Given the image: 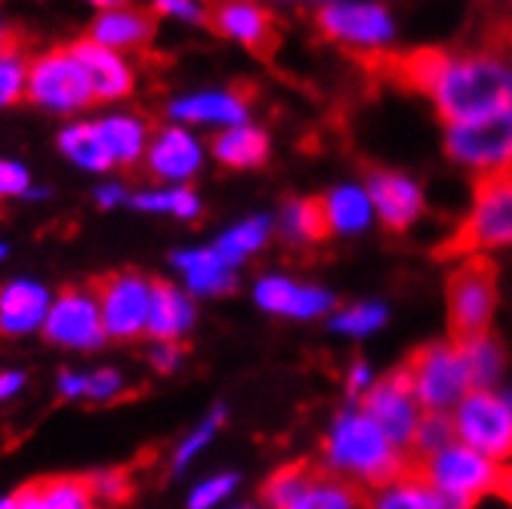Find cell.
I'll list each match as a JSON object with an SVG mask.
<instances>
[{
    "mask_svg": "<svg viewBox=\"0 0 512 509\" xmlns=\"http://www.w3.org/2000/svg\"><path fill=\"white\" fill-rule=\"evenodd\" d=\"M19 47V31L16 25L0 13V53H7V50H16Z\"/></svg>",
    "mask_w": 512,
    "mask_h": 509,
    "instance_id": "cell-49",
    "label": "cell"
},
{
    "mask_svg": "<svg viewBox=\"0 0 512 509\" xmlns=\"http://www.w3.org/2000/svg\"><path fill=\"white\" fill-rule=\"evenodd\" d=\"M152 10L161 19H173L182 25H204L210 16L207 0H152Z\"/></svg>",
    "mask_w": 512,
    "mask_h": 509,
    "instance_id": "cell-40",
    "label": "cell"
},
{
    "mask_svg": "<svg viewBox=\"0 0 512 509\" xmlns=\"http://www.w3.org/2000/svg\"><path fill=\"white\" fill-rule=\"evenodd\" d=\"M269 509H361L364 491L327 466L290 463L263 485Z\"/></svg>",
    "mask_w": 512,
    "mask_h": 509,
    "instance_id": "cell-5",
    "label": "cell"
},
{
    "mask_svg": "<svg viewBox=\"0 0 512 509\" xmlns=\"http://www.w3.org/2000/svg\"><path fill=\"white\" fill-rule=\"evenodd\" d=\"M256 303L275 315L315 318L334 306V297L321 287H306L287 278H263L256 284Z\"/></svg>",
    "mask_w": 512,
    "mask_h": 509,
    "instance_id": "cell-22",
    "label": "cell"
},
{
    "mask_svg": "<svg viewBox=\"0 0 512 509\" xmlns=\"http://www.w3.org/2000/svg\"><path fill=\"white\" fill-rule=\"evenodd\" d=\"M497 247H512V167L475 179L472 210L460 229L438 247V257H479Z\"/></svg>",
    "mask_w": 512,
    "mask_h": 509,
    "instance_id": "cell-3",
    "label": "cell"
},
{
    "mask_svg": "<svg viewBox=\"0 0 512 509\" xmlns=\"http://www.w3.org/2000/svg\"><path fill=\"white\" fill-rule=\"evenodd\" d=\"M331 216H327L324 198H300L287 201L281 210V235L290 244H321L331 238Z\"/></svg>",
    "mask_w": 512,
    "mask_h": 509,
    "instance_id": "cell-28",
    "label": "cell"
},
{
    "mask_svg": "<svg viewBox=\"0 0 512 509\" xmlns=\"http://www.w3.org/2000/svg\"><path fill=\"white\" fill-rule=\"evenodd\" d=\"M179 358H182V349L176 343H161L155 352H152V361H155V368L161 374H170L176 365H179Z\"/></svg>",
    "mask_w": 512,
    "mask_h": 509,
    "instance_id": "cell-45",
    "label": "cell"
},
{
    "mask_svg": "<svg viewBox=\"0 0 512 509\" xmlns=\"http://www.w3.org/2000/svg\"><path fill=\"white\" fill-rule=\"evenodd\" d=\"M90 7H96L99 13L102 10H118V7H133V0H87Z\"/></svg>",
    "mask_w": 512,
    "mask_h": 509,
    "instance_id": "cell-51",
    "label": "cell"
},
{
    "mask_svg": "<svg viewBox=\"0 0 512 509\" xmlns=\"http://www.w3.org/2000/svg\"><path fill=\"white\" fill-rule=\"evenodd\" d=\"M247 96L238 90H201L186 93L167 105V115L173 124H207V127H238L247 124Z\"/></svg>",
    "mask_w": 512,
    "mask_h": 509,
    "instance_id": "cell-18",
    "label": "cell"
},
{
    "mask_svg": "<svg viewBox=\"0 0 512 509\" xmlns=\"http://www.w3.org/2000/svg\"><path fill=\"white\" fill-rule=\"evenodd\" d=\"M192 303L189 297L176 290L173 284L155 278L152 281V300H149V324H145V334L155 337L158 343H176L182 334L192 327Z\"/></svg>",
    "mask_w": 512,
    "mask_h": 509,
    "instance_id": "cell-24",
    "label": "cell"
},
{
    "mask_svg": "<svg viewBox=\"0 0 512 509\" xmlns=\"http://www.w3.org/2000/svg\"><path fill=\"white\" fill-rule=\"evenodd\" d=\"M451 442H457L451 417L448 414H423L417 435H414V445H411V463L448 448Z\"/></svg>",
    "mask_w": 512,
    "mask_h": 509,
    "instance_id": "cell-36",
    "label": "cell"
},
{
    "mask_svg": "<svg viewBox=\"0 0 512 509\" xmlns=\"http://www.w3.org/2000/svg\"><path fill=\"white\" fill-rule=\"evenodd\" d=\"M176 269L186 275V284L198 297L229 294L235 287V266H229L213 247L207 250H182L173 257Z\"/></svg>",
    "mask_w": 512,
    "mask_h": 509,
    "instance_id": "cell-26",
    "label": "cell"
},
{
    "mask_svg": "<svg viewBox=\"0 0 512 509\" xmlns=\"http://www.w3.org/2000/svg\"><path fill=\"white\" fill-rule=\"evenodd\" d=\"M445 145L454 161L482 173L512 167V108L479 124L451 127Z\"/></svg>",
    "mask_w": 512,
    "mask_h": 509,
    "instance_id": "cell-13",
    "label": "cell"
},
{
    "mask_svg": "<svg viewBox=\"0 0 512 509\" xmlns=\"http://www.w3.org/2000/svg\"><path fill=\"white\" fill-rule=\"evenodd\" d=\"M497 309V266L488 257H469L448 281V324L454 343L488 334Z\"/></svg>",
    "mask_w": 512,
    "mask_h": 509,
    "instance_id": "cell-8",
    "label": "cell"
},
{
    "mask_svg": "<svg viewBox=\"0 0 512 509\" xmlns=\"http://www.w3.org/2000/svg\"><path fill=\"white\" fill-rule=\"evenodd\" d=\"M0 509H16V497H7V500H0Z\"/></svg>",
    "mask_w": 512,
    "mask_h": 509,
    "instance_id": "cell-52",
    "label": "cell"
},
{
    "mask_svg": "<svg viewBox=\"0 0 512 509\" xmlns=\"http://www.w3.org/2000/svg\"><path fill=\"white\" fill-rule=\"evenodd\" d=\"M238 509H253V506H238Z\"/></svg>",
    "mask_w": 512,
    "mask_h": 509,
    "instance_id": "cell-55",
    "label": "cell"
},
{
    "mask_svg": "<svg viewBox=\"0 0 512 509\" xmlns=\"http://www.w3.org/2000/svg\"><path fill=\"white\" fill-rule=\"evenodd\" d=\"M207 22L216 34L247 47L250 53L269 56L278 47L275 19L256 0H213Z\"/></svg>",
    "mask_w": 512,
    "mask_h": 509,
    "instance_id": "cell-16",
    "label": "cell"
},
{
    "mask_svg": "<svg viewBox=\"0 0 512 509\" xmlns=\"http://www.w3.org/2000/svg\"><path fill=\"white\" fill-rule=\"evenodd\" d=\"M210 149L219 164H226L232 170H247V167H260L269 158V136L260 127L238 124L219 130L210 142Z\"/></svg>",
    "mask_w": 512,
    "mask_h": 509,
    "instance_id": "cell-27",
    "label": "cell"
},
{
    "mask_svg": "<svg viewBox=\"0 0 512 509\" xmlns=\"http://www.w3.org/2000/svg\"><path fill=\"white\" fill-rule=\"evenodd\" d=\"M99 139L115 167H136L145 158V149L152 142V127L142 115L133 112H112L96 118Z\"/></svg>",
    "mask_w": 512,
    "mask_h": 509,
    "instance_id": "cell-21",
    "label": "cell"
},
{
    "mask_svg": "<svg viewBox=\"0 0 512 509\" xmlns=\"http://www.w3.org/2000/svg\"><path fill=\"white\" fill-rule=\"evenodd\" d=\"M315 25L324 38L352 50L380 47L392 38V19L377 4H327L315 13Z\"/></svg>",
    "mask_w": 512,
    "mask_h": 509,
    "instance_id": "cell-15",
    "label": "cell"
},
{
    "mask_svg": "<svg viewBox=\"0 0 512 509\" xmlns=\"http://www.w3.org/2000/svg\"><path fill=\"white\" fill-rule=\"evenodd\" d=\"M503 402H506V408H509V411H512V392H509V395H506V398H503Z\"/></svg>",
    "mask_w": 512,
    "mask_h": 509,
    "instance_id": "cell-53",
    "label": "cell"
},
{
    "mask_svg": "<svg viewBox=\"0 0 512 509\" xmlns=\"http://www.w3.org/2000/svg\"><path fill=\"white\" fill-rule=\"evenodd\" d=\"M386 321V309L377 306V303H361V306H352L346 312H340L334 318V327L349 337H364V334H371L377 331V327Z\"/></svg>",
    "mask_w": 512,
    "mask_h": 509,
    "instance_id": "cell-39",
    "label": "cell"
},
{
    "mask_svg": "<svg viewBox=\"0 0 512 509\" xmlns=\"http://www.w3.org/2000/svg\"><path fill=\"white\" fill-rule=\"evenodd\" d=\"M25 99L53 115H78L96 102L87 71L71 47H53L28 59Z\"/></svg>",
    "mask_w": 512,
    "mask_h": 509,
    "instance_id": "cell-6",
    "label": "cell"
},
{
    "mask_svg": "<svg viewBox=\"0 0 512 509\" xmlns=\"http://www.w3.org/2000/svg\"><path fill=\"white\" fill-rule=\"evenodd\" d=\"M324 204H327V216H331L334 232H358L371 223V213H374L368 192L355 186H343L331 192L324 198Z\"/></svg>",
    "mask_w": 512,
    "mask_h": 509,
    "instance_id": "cell-31",
    "label": "cell"
},
{
    "mask_svg": "<svg viewBox=\"0 0 512 509\" xmlns=\"http://www.w3.org/2000/svg\"><path fill=\"white\" fill-rule=\"evenodd\" d=\"M71 50L78 53V59L87 71L96 102H118V99H127L133 93L136 71H133L127 56H121L115 50H105V47L93 44L90 38L75 41Z\"/></svg>",
    "mask_w": 512,
    "mask_h": 509,
    "instance_id": "cell-19",
    "label": "cell"
},
{
    "mask_svg": "<svg viewBox=\"0 0 512 509\" xmlns=\"http://www.w3.org/2000/svg\"><path fill=\"white\" fill-rule=\"evenodd\" d=\"M19 386H22V374H0V402L19 392Z\"/></svg>",
    "mask_w": 512,
    "mask_h": 509,
    "instance_id": "cell-50",
    "label": "cell"
},
{
    "mask_svg": "<svg viewBox=\"0 0 512 509\" xmlns=\"http://www.w3.org/2000/svg\"><path fill=\"white\" fill-rule=\"evenodd\" d=\"M127 201V189L118 186V183H108L96 192V204L99 207H115V204H124Z\"/></svg>",
    "mask_w": 512,
    "mask_h": 509,
    "instance_id": "cell-48",
    "label": "cell"
},
{
    "mask_svg": "<svg viewBox=\"0 0 512 509\" xmlns=\"http://www.w3.org/2000/svg\"><path fill=\"white\" fill-rule=\"evenodd\" d=\"M152 34H155V19L149 13L136 10V7H118V10L96 13V19L90 22L87 38L105 50L130 56V53H136L149 44Z\"/></svg>",
    "mask_w": 512,
    "mask_h": 509,
    "instance_id": "cell-20",
    "label": "cell"
},
{
    "mask_svg": "<svg viewBox=\"0 0 512 509\" xmlns=\"http://www.w3.org/2000/svg\"><path fill=\"white\" fill-rule=\"evenodd\" d=\"M90 482V491L99 503H108V506H121L133 497L136 485H133V476L127 469H102V472H93L87 476Z\"/></svg>",
    "mask_w": 512,
    "mask_h": 509,
    "instance_id": "cell-38",
    "label": "cell"
},
{
    "mask_svg": "<svg viewBox=\"0 0 512 509\" xmlns=\"http://www.w3.org/2000/svg\"><path fill=\"white\" fill-rule=\"evenodd\" d=\"M223 420H226V411H223V408H216V411H213V414H210V417H207V420H204L192 435H189V439L179 445V451H176V457H173V460H176V463H173V469H176V472H179L182 466H186V463H189V460H192V457H195V454H198L210 439H213V432L219 429V423H223Z\"/></svg>",
    "mask_w": 512,
    "mask_h": 509,
    "instance_id": "cell-41",
    "label": "cell"
},
{
    "mask_svg": "<svg viewBox=\"0 0 512 509\" xmlns=\"http://www.w3.org/2000/svg\"><path fill=\"white\" fill-rule=\"evenodd\" d=\"M488 44H491L488 53H494L497 59H503V62L509 65V62H512V22L494 25L491 34H488Z\"/></svg>",
    "mask_w": 512,
    "mask_h": 509,
    "instance_id": "cell-44",
    "label": "cell"
},
{
    "mask_svg": "<svg viewBox=\"0 0 512 509\" xmlns=\"http://www.w3.org/2000/svg\"><path fill=\"white\" fill-rule=\"evenodd\" d=\"M269 229H272V223L266 220V216H253V220L238 223L235 229H229L223 238L213 244V250L229 266H238L244 257H250V253H256V250H260L269 241Z\"/></svg>",
    "mask_w": 512,
    "mask_h": 509,
    "instance_id": "cell-32",
    "label": "cell"
},
{
    "mask_svg": "<svg viewBox=\"0 0 512 509\" xmlns=\"http://www.w3.org/2000/svg\"><path fill=\"white\" fill-rule=\"evenodd\" d=\"M457 349L463 355L469 389L472 392H491V386L503 374V361H506L500 340L491 334H482V337H472L466 343H457Z\"/></svg>",
    "mask_w": 512,
    "mask_h": 509,
    "instance_id": "cell-30",
    "label": "cell"
},
{
    "mask_svg": "<svg viewBox=\"0 0 512 509\" xmlns=\"http://www.w3.org/2000/svg\"><path fill=\"white\" fill-rule=\"evenodd\" d=\"M93 294L102 312L105 337L112 340H136L149 324V300L152 281L139 272H105L93 278Z\"/></svg>",
    "mask_w": 512,
    "mask_h": 509,
    "instance_id": "cell-10",
    "label": "cell"
},
{
    "mask_svg": "<svg viewBox=\"0 0 512 509\" xmlns=\"http://www.w3.org/2000/svg\"><path fill=\"white\" fill-rule=\"evenodd\" d=\"M324 466L361 491H377L405 476L414 463L361 408H349L337 417L331 435L324 439Z\"/></svg>",
    "mask_w": 512,
    "mask_h": 509,
    "instance_id": "cell-2",
    "label": "cell"
},
{
    "mask_svg": "<svg viewBox=\"0 0 512 509\" xmlns=\"http://www.w3.org/2000/svg\"><path fill=\"white\" fill-rule=\"evenodd\" d=\"M133 207L149 210V213H173L179 220H195L201 213V201L189 186H167L155 192H139L130 198Z\"/></svg>",
    "mask_w": 512,
    "mask_h": 509,
    "instance_id": "cell-34",
    "label": "cell"
},
{
    "mask_svg": "<svg viewBox=\"0 0 512 509\" xmlns=\"http://www.w3.org/2000/svg\"><path fill=\"white\" fill-rule=\"evenodd\" d=\"M414 469L435 491L466 503L469 509L491 494L512 497V463H494L460 442L417 460Z\"/></svg>",
    "mask_w": 512,
    "mask_h": 509,
    "instance_id": "cell-4",
    "label": "cell"
},
{
    "mask_svg": "<svg viewBox=\"0 0 512 509\" xmlns=\"http://www.w3.org/2000/svg\"><path fill=\"white\" fill-rule=\"evenodd\" d=\"M44 334L56 346L68 349H99L105 343V324L90 287H62L44 318Z\"/></svg>",
    "mask_w": 512,
    "mask_h": 509,
    "instance_id": "cell-12",
    "label": "cell"
},
{
    "mask_svg": "<svg viewBox=\"0 0 512 509\" xmlns=\"http://www.w3.org/2000/svg\"><path fill=\"white\" fill-rule=\"evenodd\" d=\"M371 389V368L364 365V361H355L352 371H349V392L358 395V392H368Z\"/></svg>",
    "mask_w": 512,
    "mask_h": 509,
    "instance_id": "cell-46",
    "label": "cell"
},
{
    "mask_svg": "<svg viewBox=\"0 0 512 509\" xmlns=\"http://www.w3.org/2000/svg\"><path fill=\"white\" fill-rule=\"evenodd\" d=\"M417 405L426 414H448L472 392L457 343H429L405 365Z\"/></svg>",
    "mask_w": 512,
    "mask_h": 509,
    "instance_id": "cell-7",
    "label": "cell"
},
{
    "mask_svg": "<svg viewBox=\"0 0 512 509\" xmlns=\"http://www.w3.org/2000/svg\"><path fill=\"white\" fill-rule=\"evenodd\" d=\"M28 84V56L22 47L0 53V108H13L25 99Z\"/></svg>",
    "mask_w": 512,
    "mask_h": 509,
    "instance_id": "cell-37",
    "label": "cell"
},
{
    "mask_svg": "<svg viewBox=\"0 0 512 509\" xmlns=\"http://www.w3.org/2000/svg\"><path fill=\"white\" fill-rule=\"evenodd\" d=\"M4 253H7V247H0V257H4Z\"/></svg>",
    "mask_w": 512,
    "mask_h": 509,
    "instance_id": "cell-54",
    "label": "cell"
},
{
    "mask_svg": "<svg viewBox=\"0 0 512 509\" xmlns=\"http://www.w3.org/2000/svg\"><path fill=\"white\" fill-rule=\"evenodd\" d=\"M371 509H469V506L454 497H445L442 491H435L411 466L405 476H398L395 482L377 488Z\"/></svg>",
    "mask_w": 512,
    "mask_h": 509,
    "instance_id": "cell-25",
    "label": "cell"
},
{
    "mask_svg": "<svg viewBox=\"0 0 512 509\" xmlns=\"http://www.w3.org/2000/svg\"><path fill=\"white\" fill-rule=\"evenodd\" d=\"M142 164H145V173L158 179V183L182 186L201 170L204 149L189 127L167 124L152 133V142H149V149H145Z\"/></svg>",
    "mask_w": 512,
    "mask_h": 509,
    "instance_id": "cell-14",
    "label": "cell"
},
{
    "mask_svg": "<svg viewBox=\"0 0 512 509\" xmlns=\"http://www.w3.org/2000/svg\"><path fill=\"white\" fill-rule=\"evenodd\" d=\"M31 192V173L19 161L0 158V201L7 198H25Z\"/></svg>",
    "mask_w": 512,
    "mask_h": 509,
    "instance_id": "cell-42",
    "label": "cell"
},
{
    "mask_svg": "<svg viewBox=\"0 0 512 509\" xmlns=\"http://www.w3.org/2000/svg\"><path fill=\"white\" fill-rule=\"evenodd\" d=\"M368 198L380 220L392 232L411 229L423 213V192L414 179L392 173V170H371L368 173Z\"/></svg>",
    "mask_w": 512,
    "mask_h": 509,
    "instance_id": "cell-17",
    "label": "cell"
},
{
    "mask_svg": "<svg viewBox=\"0 0 512 509\" xmlns=\"http://www.w3.org/2000/svg\"><path fill=\"white\" fill-rule=\"evenodd\" d=\"M59 152L71 161L78 164L90 173H105L112 170V158H108L105 145L99 139V130H96V121H75L59 130Z\"/></svg>",
    "mask_w": 512,
    "mask_h": 509,
    "instance_id": "cell-29",
    "label": "cell"
},
{
    "mask_svg": "<svg viewBox=\"0 0 512 509\" xmlns=\"http://www.w3.org/2000/svg\"><path fill=\"white\" fill-rule=\"evenodd\" d=\"M238 485V479L235 476H216V479H207L204 485H198L195 488V494L189 497V509H213L219 500L223 497H229L232 494V488Z\"/></svg>",
    "mask_w": 512,
    "mask_h": 509,
    "instance_id": "cell-43",
    "label": "cell"
},
{
    "mask_svg": "<svg viewBox=\"0 0 512 509\" xmlns=\"http://www.w3.org/2000/svg\"><path fill=\"white\" fill-rule=\"evenodd\" d=\"M124 389L115 371H96V374H62L59 392L65 398H93V402H108L112 395Z\"/></svg>",
    "mask_w": 512,
    "mask_h": 509,
    "instance_id": "cell-35",
    "label": "cell"
},
{
    "mask_svg": "<svg viewBox=\"0 0 512 509\" xmlns=\"http://www.w3.org/2000/svg\"><path fill=\"white\" fill-rule=\"evenodd\" d=\"M435 112L448 127L488 121L512 108V65L494 53L463 56L445 65L432 87Z\"/></svg>",
    "mask_w": 512,
    "mask_h": 509,
    "instance_id": "cell-1",
    "label": "cell"
},
{
    "mask_svg": "<svg viewBox=\"0 0 512 509\" xmlns=\"http://www.w3.org/2000/svg\"><path fill=\"white\" fill-rule=\"evenodd\" d=\"M13 497H16V509H41V482H28Z\"/></svg>",
    "mask_w": 512,
    "mask_h": 509,
    "instance_id": "cell-47",
    "label": "cell"
},
{
    "mask_svg": "<svg viewBox=\"0 0 512 509\" xmlns=\"http://www.w3.org/2000/svg\"><path fill=\"white\" fill-rule=\"evenodd\" d=\"M457 442L494 463H512V411L494 392H469L454 408Z\"/></svg>",
    "mask_w": 512,
    "mask_h": 509,
    "instance_id": "cell-9",
    "label": "cell"
},
{
    "mask_svg": "<svg viewBox=\"0 0 512 509\" xmlns=\"http://www.w3.org/2000/svg\"><path fill=\"white\" fill-rule=\"evenodd\" d=\"M361 411L389 435V442L398 451H405L411 457V445H414V435H417L423 414H420V405L414 398L405 368L392 371L380 383H371V389L361 398Z\"/></svg>",
    "mask_w": 512,
    "mask_h": 509,
    "instance_id": "cell-11",
    "label": "cell"
},
{
    "mask_svg": "<svg viewBox=\"0 0 512 509\" xmlns=\"http://www.w3.org/2000/svg\"><path fill=\"white\" fill-rule=\"evenodd\" d=\"M41 509H99L87 476L41 479Z\"/></svg>",
    "mask_w": 512,
    "mask_h": 509,
    "instance_id": "cell-33",
    "label": "cell"
},
{
    "mask_svg": "<svg viewBox=\"0 0 512 509\" xmlns=\"http://www.w3.org/2000/svg\"><path fill=\"white\" fill-rule=\"evenodd\" d=\"M50 312V297L41 284L13 281L0 287V337L28 334L41 327Z\"/></svg>",
    "mask_w": 512,
    "mask_h": 509,
    "instance_id": "cell-23",
    "label": "cell"
}]
</instances>
